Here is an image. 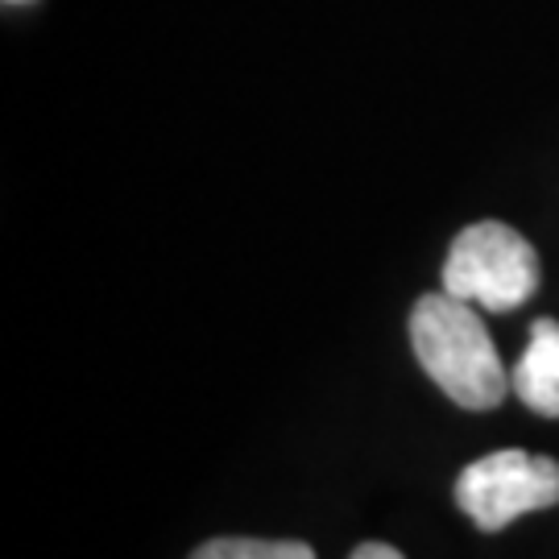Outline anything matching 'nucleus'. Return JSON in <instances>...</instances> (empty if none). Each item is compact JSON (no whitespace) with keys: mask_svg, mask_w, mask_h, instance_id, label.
<instances>
[{"mask_svg":"<svg viewBox=\"0 0 559 559\" xmlns=\"http://www.w3.org/2000/svg\"><path fill=\"white\" fill-rule=\"evenodd\" d=\"M411 344L427 378L464 411H493L510 394V369L473 302L448 290L423 295L411 311Z\"/></svg>","mask_w":559,"mask_h":559,"instance_id":"obj_1","label":"nucleus"},{"mask_svg":"<svg viewBox=\"0 0 559 559\" xmlns=\"http://www.w3.org/2000/svg\"><path fill=\"white\" fill-rule=\"evenodd\" d=\"M443 290L485 311H514L539 290V253L510 224H468L443 261Z\"/></svg>","mask_w":559,"mask_h":559,"instance_id":"obj_2","label":"nucleus"},{"mask_svg":"<svg viewBox=\"0 0 559 559\" xmlns=\"http://www.w3.org/2000/svg\"><path fill=\"white\" fill-rule=\"evenodd\" d=\"M456 506L480 531H506L522 514L559 506V460L519 448L473 460L456 480Z\"/></svg>","mask_w":559,"mask_h":559,"instance_id":"obj_3","label":"nucleus"},{"mask_svg":"<svg viewBox=\"0 0 559 559\" xmlns=\"http://www.w3.org/2000/svg\"><path fill=\"white\" fill-rule=\"evenodd\" d=\"M510 390L519 394L535 415L559 419V323L535 320L531 340L519 365L510 369Z\"/></svg>","mask_w":559,"mask_h":559,"instance_id":"obj_4","label":"nucleus"},{"mask_svg":"<svg viewBox=\"0 0 559 559\" xmlns=\"http://www.w3.org/2000/svg\"><path fill=\"white\" fill-rule=\"evenodd\" d=\"M191 559H316V551L295 539H212Z\"/></svg>","mask_w":559,"mask_h":559,"instance_id":"obj_5","label":"nucleus"},{"mask_svg":"<svg viewBox=\"0 0 559 559\" xmlns=\"http://www.w3.org/2000/svg\"><path fill=\"white\" fill-rule=\"evenodd\" d=\"M353 559H406L399 547H390V543H360Z\"/></svg>","mask_w":559,"mask_h":559,"instance_id":"obj_6","label":"nucleus"}]
</instances>
